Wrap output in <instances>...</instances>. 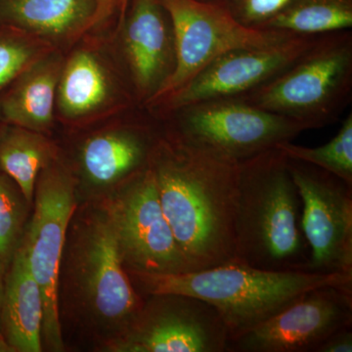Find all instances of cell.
Wrapping results in <instances>:
<instances>
[{
	"label": "cell",
	"mask_w": 352,
	"mask_h": 352,
	"mask_svg": "<svg viewBox=\"0 0 352 352\" xmlns=\"http://www.w3.org/2000/svg\"><path fill=\"white\" fill-rule=\"evenodd\" d=\"M150 168L190 271L235 261L239 164L168 135L157 141Z\"/></svg>",
	"instance_id": "6da1fadb"
},
{
	"label": "cell",
	"mask_w": 352,
	"mask_h": 352,
	"mask_svg": "<svg viewBox=\"0 0 352 352\" xmlns=\"http://www.w3.org/2000/svg\"><path fill=\"white\" fill-rule=\"evenodd\" d=\"M236 261L268 271H305L310 248L302 201L276 147L239 164L235 219Z\"/></svg>",
	"instance_id": "7a4b0ae2"
},
{
	"label": "cell",
	"mask_w": 352,
	"mask_h": 352,
	"mask_svg": "<svg viewBox=\"0 0 352 352\" xmlns=\"http://www.w3.org/2000/svg\"><path fill=\"white\" fill-rule=\"evenodd\" d=\"M141 294H177L214 305L228 329L230 340L288 307L318 287L352 286V273L268 271L233 263L173 274L129 271Z\"/></svg>",
	"instance_id": "3957f363"
},
{
	"label": "cell",
	"mask_w": 352,
	"mask_h": 352,
	"mask_svg": "<svg viewBox=\"0 0 352 352\" xmlns=\"http://www.w3.org/2000/svg\"><path fill=\"white\" fill-rule=\"evenodd\" d=\"M238 97L308 129L335 124L352 100L351 30L319 34L291 66Z\"/></svg>",
	"instance_id": "277c9868"
},
{
	"label": "cell",
	"mask_w": 352,
	"mask_h": 352,
	"mask_svg": "<svg viewBox=\"0 0 352 352\" xmlns=\"http://www.w3.org/2000/svg\"><path fill=\"white\" fill-rule=\"evenodd\" d=\"M166 113L171 122L168 135L238 164L308 131L302 122L239 97L195 102Z\"/></svg>",
	"instance_id": "5b68a950"
},
{
	"label": "cell",
	"mask_w": 352,
	"mask_h": 352,
	"mask_svg": "<svg viewBox=\"0 0 352 352\" xmlns=\"http://www.w3.org/2000/svg\"><path fill=\"white\" fill-rule=\"evenodd\" d=\"M34 201V214L19 248L43 294V340L53 351H61L58 289L67 230L76 208L73 180L62 168L48 166L38 176Z\"/></svg>",
	"instance_id": "8992f818"
},
{
	"label": "cell",
	"mask_w": 352,
	"mask_h": 352,
	"mask_svg": "<svg viewBox=\"0 0 352 352\" xmlns=\"http://www.w3.org/2000/svg\"><path fill=\"white\" fill-rule=\"evenodd\" d=\"M170 16L175 67L170 78L147 104L156 107L229 51L278 43L294 34L261 31L241 24L222 3L197 0H160Z\"/></svg>",
	"instance_id": "52a82bcc"
},
{
	"label": "cell",
	"mask_w": 352,
	"mask_h": 352,
	"mask_svg": "<svg viewBox=\"0 0 352 352\" xmlns=\"http://www.w3.org/2000/svg\"><path fill=\"white\" fill-rule=\"evenodd\" d=\"M105 212L126 270L152 274L190 271L162 210L150 164L124 182Z\"/></svg>",
	"instance_id": "ba28073f"
},
{
	"label": "cell",
	"mask_w": 352,
	"mask_h": 352,
	"mask_svg": "<svg viewBox=\"0 0 352 352\" xmlns=\"http://www.w3.org/2000/svg\"><path fill=\"white\" fill-rule=\"evenodd\" d=\"M148 296L110 351L227 352L230 336L214 305L177 294Z\"/></svg>",
	"instance_id": "9c48e42d"
},
{
	"label": "cell",
	"mask_w": 352,
	"mask_h": 352,
	"mask_svg": "<svg viewBox=\"0 0 352 352\" xmlns=\"http://www.w3.org/2000/svg\"><path fill=\"white\" fill-rule=\"evenodd\" d=\"M288 166L302 201L307 272L352 273V185L300 160L288 157Z\"/></svg>",
	"instance_id": "30bf717a"
},
{
	"label": "cell",
	"mask_w": 352,
	"mask_h": 352,
	"mask_svg": "<svg viewBox=\"0 0 352 352\" xmlns=\"http://www.w3.org/2000/svg\"><path fill=\"white\" fill-rule=\"evenodd\" d=\"M351 326L352 286L318 287L229 340L227 352H316L332 333Z\"/></svg>",
	"instance_id": "8fae6325"
},
{
	"label": "cell",
	"mask_w": 352,
	"mask_h": 352,
	"mask_svg": "<svg viewBox=\"0 0 352 352\" xmlns=\"http://www.w3.org/2000/svg\"><path fill=\"white\" fill-rule=\"evenodd\" d=\"M76 274L80 296L90 312L122 332L142 307L143 300L132 284L106 212L95 217L82 234L76 249Z\"/></svg>",
	"instance_id": "7c38bea8"
},
{
	"label": "cell",
	"mask_w": 352,
	"mask_h": 352,
	"mask_svg": "<svg viewBox=\"0 0 352 352\" xmlns=\"http://www.w3.org/2000/svg\"><path fill=\"white\" fill-rule=\"evenodd\" d=\"M318 36H291L278 43L229 51L155 108L164 112L195 102L238 97L291 66Z\"/></svg>",
	"instance_id": "4fadbf2b"
},
{
	"label": "cell",
	"mask_w": 352,
	"mask_h": 352,
	"mask_svg": "<svg viewBox=\"0 0 352 352\" xmlns=\"http://www.w3.org/2000/svg\"><path fill=\"white\" fill-rule=\"evenodd\" d=\"M124 46L134 90L147 105L175 67L173 25L160 0H131Z\"/></svg>",
	"instance_id": "5bb4252c"
},
{
	"label": "cell",
	"mask_w": 352,
	"mask_h": 352,
	"mask_svg": "<svg viewBox=\"0 0 352 352\" xmlns=\"http://www.w3.org/2000/svg\"><path fill=\"white\" fill-rule=\"evenodd\" d=\"M157 140L152 132L140 126L92 136L83 144L80 154L85 179L96 188L126 182L149 166Z\"/></svg>",
	"instance_id": "9a60e30c"
},
{
	"label": "cell",
	"mask_w": 352,
	"mask_h": 352,
	"mask_svg": "<svg viewBox=\"0 0 352 352\" xmlns=\"http://www.w3.org/2000/svg\"><path fill=\"white\" fill-rule=\"evenodd\" d=\"M0 323L10 351H43V294L20 248L4 276Z\"/></svg>",
	"instance_id": "2e32d148"
},
{
	"label": "cell",
	"mask_w": 352,
	"mask_h": 352,
	"mask_svg": "<svg viewBox=\"0 0 352 352\" xmlns=\"http://www.w3.org/2000/svg\"><path fill=\"white\" fill-rule=\"evenodd\" d=\"M60 74L59 62L55 59L30 65L1 96L4 122L39 133L50 129Z\"/></svg>",
	"instance_id": "e0dca14e"
},
{
	"label": "cell",
	"mask_w": 352,
	"mask_h": 352,
	"mask_svg": "<svg viewBox=\"0 0 352 352\" xmlns=\"http://www.w3.org/2000/svg\"><path fill=\"white\" fill-rule=\"evenodd\" d=\"M94 8V0H0V25L61 36L85 25Z\"/></svg>",
	"instance_id": "ac0fdd59"
},
{
	"label": "cell",
	"mask_w": 352,
	"mask_h": 352,
	"mask_svg": "<svg viewBox=\"0 0 352 352\" xmlns=\"http://www.w3.org/2000/svg\"><path fill=\"white\" fill-rule=\"evenodd\" d=\"M52 151L39 132L4 124L0 131V171L22 192L28 203L34 201L39 175L50 166Z\"/></svg>",
	"instance_id": "d6986e66"
},
{
	"label": "cell",
	"mask_w": 352,
	"mask_h": 352,
	"mask_svg": "<svg viewBox=\"0 0 352 352\" xmlns=\"http://www.w3.org/2000/svg\"><path fill=\"white\" fill-rule=\"evenodd\" d=\"M108 96V78L101 64L87 51L76 52L60 74V112L69 119L85 117L103 106Z\"/></svg>",
	"instance_id": "ffe728a7"
},
{
	"label": "cell",
	"mask_w": 352,
	"mask_h": 352,
	"mask_svg": "<svg viewBox=\"0 0 352 352\" xmlns=\"http://www.w3.org/2000/svg\"><path fill=\"white\" fill-rule=\"evenodd\" d=\"M352 28V0H291L261 31L319 36Z\"/></svg>",
	"instance_id": "44dd1931"
},
{
	"label": "cell",
	"mask_w": 352,
	"mask_h": 352,
	"mask_svg": "<svg viewBox=\"0 0 352 352\" xmlns=\"http://www.w3.org/2000/svg\"><path fill=\"white\" fill-rule=\"evenodd\" d=\"M293 159L314 164L352 185V113L347 116L335 138L326 144L310 148L292 141L276 146Z\"/></svg>",
	"instance_id": "7402d4cb"
},
{
	"label": "cell",
	"mask_w": 352,
	"mask_h": 352,
	"mask_svg": "<svg viewBox=\"0 0 352 352\" xmlns=\"http://www.w3.org/2000/svg\"><path fill=\"white\" fill-rule=\"evenodd\" d=\"M27 204L17 185L0 171V276L3 278L24 235Z\"/></svg>",
	"instance_id": "603a6c76"
},
{
	"label": "cell",
	"mask_w": 352,
	"mask_h": 352,
	"mask_svg": "<svg viewBox=\"0 0 352 352\" xmlns=\"http://www.w3.org/2000/svg\"><path fill=\"white\" fill-rule=\"evenodd\" d=\"M0 30V90L11 85L32 64L34 50L12 28Z\"/></svg>",
	"instance_id": "cb8c5ba5"
},
{
	"label": "cell",
	"mask_w": 352,
	"mask_h": 352,
	"mask_svg": "<svg viewBox=\"0 0 352 352\" xmlns=\"http://www.w3.org/2000/svg\"><path fill=\"white\" fill-rule=\"evenodd\" d=\"M291 0H224L223 6L241 24L261 30Z\"/></svg>",
	"instance_id": "d4e9b609"
},
{
	"label": "cell",
	"mask_w": 352,
	"mask_h": 352,
	"mask_svg": "<svg viewBox=\"0 0 352 352\" xmlns=\"http://www.w3.org/2000/svg\"><path fill=\"white\" fill-rule=\"evenodd\" d=\"M352 326L332 333L316 349V352H351Z\"/></svg>",
	"instance_id": "484cf974"
},
{
	"label": "cell",
	"mask_w": 352,
	"mask_h": 352,
	"mask_svg": "<svg viewBox=\"0 0 352 352\" xmlns=\"http://www.w3.org/2000/svg\"><path fill=\"white\" fill-rule=\"evenodd\" d=\"M4 294V278L0 276V317H1L2 302H3ZM9 347L4 342L3 336L1 333V323H0V351H9Z\"/></svg>",
	"instance_id": "4316f807"
},
{
	"label": "cell",
	"mask_w": 352,
	"mask_h": 352,
	"mask_svg": "<svg viewBox=\"0 0 352 352\" xmlns=\"http://www.w3.org/2000/svg\"><path fill=\"white\" fill-rule=\"evenodd\" d=\"M4 124H6V122H4L3 118H2L1 96H0V131H1V129H3Z\"/></svg>",
	"instance_id": "83f0119b"
},
{
	"label": "cell",
	"mask_w": 352,
	"mask_h": 352,
	"mask_svg": "<svg viewBox=\"0 0 352 352\" xmlns=\"http://www.w3.org/2000/svg\"><path fill=\"white\" fill-rule=\"evenodd\" d=\"M197 1L210 2V3H223L224 0H197Z\"/></svg>",
	"instance_id": "f1b7e54d"
}]
</instances>
